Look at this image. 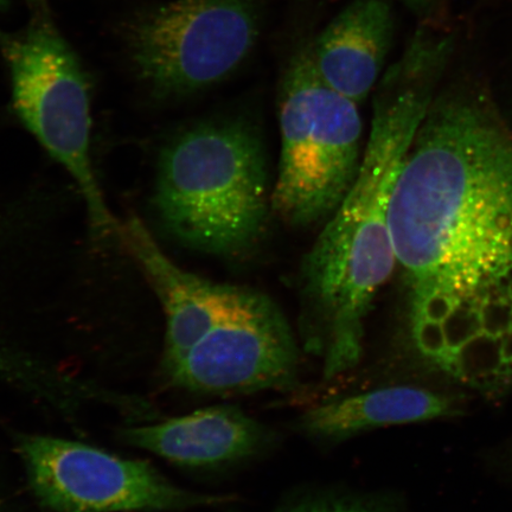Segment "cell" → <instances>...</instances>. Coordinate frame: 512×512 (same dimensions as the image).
<instances>
[{"label": "cell", "mask_w": 512, "mask_h": 512, "mask_svg": "<svg viewBox=\"0 0 512 512\" xmlns=\"http://www.w3.org/2000/svg\"><path fill=\"white\" fill-rule=\"evenodd\" d=\"M408 334L483 313L512 320V134L482 88L434 96L389 210Z\"/></svg>", "instance_id": "6da1fadb"}, {"label": "cell", "mask_w": 512, "mask_h": 512, "mask_svg": "<svg viewBox=\"0 0 512 512\" xmlns=\"http://www.w3.org/2000/svg\"><path fill=\"white\" fill-rule=\"evenodd\" d=\"M453 49V37L419 28L384 70L355 181L306 255L305 288L316 317L309 344L323 358L326 379L361 360L364 319L396 268L390 203Z\"/></svg>", "instance_id": "7a4b0ae2"}, {"label": "cell", "mask_w": 512, "mask_h": 512, "mask_svg": "<svg viewBox=\"0 0 512 512\" xmlns=\"http://www.w3.org/2000/svg\"><path fill=\"white\" fill-rule=\"evenodd\" d=\"M272 191L255 126L240 117L214 119L164 147L153 207L165 232L183 246L229 258L264 238Z\"/></svg>", "instance_id": "3957f363"}, {"label": "cell", "mask_w": 512, "mask_h": 512, "mask_svg": "<svg viewBox=\"0 0 512 512\" xmlns=\"http://www.w3.org/2000/svg\"><path fill=\"white\" fill-rule=\"evenodd\" d=\"M163 368L191 392L288 390L298 382L299 350L265 294L203 278L166 317Z\"/></svg>", "instance_id": "277c9868"}, {"label": "cell", "mask_w": 512, "mask_h": 512, "mask_svg": "<svg viewBox=\"0 0 512 512\" xmlns=\"http://www.w3.org/2000/svg\"><path fill=\"white\" fill-rule=\"evenodd\" d=\"M280 158L272 209L293 228L324 224L348 194L364 145L358 104L318 73L311 38L299 41L279 85Z\"/></svg>", "instance_id": "5b68a950"}, {"label": "cell", "mask_w": 512, "mask_h": 512, "mask_svg": "<svg viewBox=\"0 0 512 512\" xmlns=\"http://www.w3.org/2000/svg\"><path fill=\"white\" fill-rule=\"evenodd\" d=\"M0 49L18 117L78 184L93 239L118 240L120 223L107 207L92 165L91 96L78 56L47 12H37L27 28L0 32Z\"/></svg>", "instance_id": "8992f818"}, {"label": "cell", "mask_w": 512, "mask_h": 512, "mask_svg": "<svg viewBox=\"0 0 512 512\" xmlns=\"http://www.w3.org/2000/svg\"><path fill=\"white\" fill-rule=\"evenodd\" d=\"M266 0H172L126 31L134 69L153 95L183 98L232 76L252 55Z\"/></svg>", "instance_id": "52a82bcc"}, {"label": "cell", "mask_w": 512, "mask_h": 512, "mask_svg": "<svg viewBox=\"0 0 512 512\" xmlns=\"http://www.w3.org/2000/svg\"><path fill=\"white\" fill-rule=\"evenodd\" d=\"M18 450L38 501L55 512L184 510L230 502L178 488L147 463L44 435H21Z\"/></svg>", "instance_id": "ba28073f"}, {"label": "cell", "mask_w": 512, "mask_h": 512, "mask_svg": "<svg viewBox=\"0 0 512 512\" xmlns=\"http://www.w3.org/2000/svg\"><path fill=\"white\" fill-rule=\"evenodd\" d=\"M394 32L387 0H351L311 38L312 60L332 88L360 105L384 73Z\"/></svg>", "instance_id": "9c48e42d"}, {"label": "cell", "mask_w": 512, "mask_h": 512, "mask_svg": "<svg viewBox=\"0 0 512 512\" xmlns=\"http://www.w3.org/2000/svg\"><path fill=\"white\" fill-rule=\"evenodd\" d=\"M123 439L179 466L211 467L255 456L273 438L241 409L215 406L159 424L128 428Z\"/></svg>", "instance_id": "30bf717a"}, {"label": "cell", "mask_w": 512, "mask_h": 512, "mask_svg": "<svg viewBox=\"0 0 512 512\" xmlns=\"http://www.w3.org/2000/svg\"><path fill=\"white\" fill-rule=\"evenodd\" d=\"M459 413L456 396L420 387L395 386L326 401L306 412L300 427L313 438L342 441L376 428Z\"/></svg>", "instance_id": "8fae6325"}, {"label": "cell", "mask_w": 512, "mask_h": 512, "mask_svg": "<svg viewBox=\"0 0 512 512\" xmlns=\"http://www.w3.org/2000/svg\"><path fill=\"white\" fill-rule=\"evenodd\" d=\"M275 512H389L379 504L350 497H322L307 499Z\"/></svg>", "instance_id": "7c38bea8"}, {"label": "cell", "mask_w": 512, "mask_h": 512, "mask_svg": "<svg viewBox=\"0 0 512 512\" xmlns=\"http://www.w3.org/2000/svg\"><path fill=\"white\" fill-rule=\"evenodd\" d=\"M399 2L415 12L416 15H426L431 10L435 0H399Z\"/></svg>", "instance_id": "4fadbf2b"}, {"label": "cell", "mask_w": 512, "mask_h": 512, "mask_svg": "<svg viewBox=\"0 0 512 512\" xmlns=\"http://www.w3.org/2000/svg\"><path fill=\"white\" fill-rule=\"evenodd\" d=\"M27 2L35 12L47 11V0H27Z\"/></svg>", "instance_id": "5bb4252c"}]
</instances>
